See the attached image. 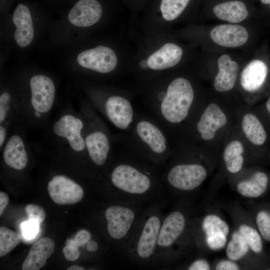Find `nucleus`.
Segmentation results:
<instances>
[{
  "mask_svg": "<svg viewBox=\"0 0 270 270\" xmlns=\"http://www.w3.org/2000/svg\"><path fill=\"white\" fill-rule=\"evenodd\" d=\"M194 92L190 82L178 77L148 103L156 120L166 130L180 125L188 118L194 101Z\"/></svg>",
  "mask_w": 270,
  "mask_h": 270,
  "instance_id": "f257e3e1",
  "label": "nucleus"
},
{
  "mask_svg": "<svg viewBox=\"0 0 270 270\" xmlns=\"http://www.w3.org/2000/svg\"><path fill=\"white\" fill-rule=\"evenodd\" d=\"M166 130L156 120L136 112L128 138L146 156L162 163L170 153Z\"/></svg>",
  "mask_w": 270,
  "mask_h": 270,
  "instance_id": "f03ea898",
  "label": "nucleus"
},
{
  "mask_svg": "<svg viewBox=\"0 0 270 270\" xmlns=\"http://www.w3.org/2000/svg\"><path fill=\"white\" fill-rule=\"evenodd\" d=\"M110 180L116 188L131 195L145 194L150 190L154 182L150 172L128 158H123L114 168Z\"/></svg>",
  "mask_w": 270,
  "mask_h": 270,
  "instance_id": "7ed1b4c3",
  "label": "nucleus"
},
{
  "mask_svg": "<svg viewBox=\"0 0 270 270\" xmlns=\"http://www.w3.org/2000/svg\"><path fill=\"white\" fill-rule=\"evenodd\" d=\"M108 120L117 128L130 132L136 112L130 100L120 94L110 96L100 106Z\"/></svg>",
  "mask_w": 270,
  "mask_h": 270,
  "instance_id": "20e7f679",
  "label": "nucleus"
},
{
  "mask_svg": "<svg viewBox=\"0 0 270 270\" xmlns=\"http://www.w3.org/2000/svg\"><path fill=\"white\" fill-rule=\"evenodd\" d=\"M205 168L196 164H180L171 167L166 174L168 182L182 190H190L198 186L206 176Z\"/></svg>",
  "mask_w": 270,
  "mask_h": 270,
  "instance_id": "39448f33",
  "label": "nucleus"
},
{
  "mask_svg": "<svg viewBox=\"0 0 270 270\" xmlns=\"http://www.w3.org/2000/svg\"><path fill=\"white\" fill-rule=\"evenodd\" d=\"M77 61L84 68L102 74L112 71L118 63L114 51L102 46L82 51L78 54Z\"/></svg>",
  "mask_w": 270,
  "mask_h": 270,
  "instance_id": "423d86ee",
  "label": "nucleus"
},
{
  "mask_svg": "<svg viewBox=\"0 0 270 270\" xmlns=\"http://www.w3.org/2000/svg\"><path fill=\"white\" fill-rule=\"evenodd\" d=\"M136 216L134 210L128 206L114 205L108 207L105 218L110 237L116 240H123L130 230Z\"/></svg>",
  "mask_w": 270,
  "mask_h": 270,
  "instance_id": "0eeeda50",
  "label": "nucleus"
},
{
  "mask_svg": "<svg viewBox=\"0 0 270 270\" xmlns=\"http://www.w3.org/2000/svg\"><path fill=\"white\" fill-rule=\"evenodd\" d=\"M48 191L52 200L60 205L78 203L84 194L80 185L62 175H57L52 178L48 184Z\"/></svg>",
  "mask_w": 270,
  "mask_h": 270,
  "instance_id": "6e6552de",
  "label": "nucleus"
},
{
  "mask_svg": "<svg viewBox=\"0 0 270 270\" xmlns=\"http://www.w3.org/2000/svg\"><path fill=\"white\" fill-rule=\"evenodd\" d=\"M31 104L35 111L48 112L54 98L55 87L52 80L44 75H36L30 80Z\"/></svg>",
  "mask_w": 270,
  "mask_h": 270,
  "instance_id": "1a4fd4ad",
  "label": "nucleus"
},
{
  "mask_svg": "<svg viewBox=\"0 0 270 270\" xmlns=\"http://www.w3.org/2000/svg\"><path fill=\"white\" fill-rule=\"evenodd\" d=\"M83 128L80 119L66 114L56 122L53 130L56 136L66 138L74 150L80 152L86 148L85 139L82 135Z\"/></svg>",
  "mask_w": 270,
  "mask_h": 270,
  "instance_id": "9d476101",
  "label": "nucleus"
},
{
  "mask_svg": "<svg viewBox=\"0 0 270 270\" xmlns=\"http://www.w3.org/2000/svg\"><path fill=\"white\" fill-rule=\"evenodd\" d=\"M227 118L220 107L214 103L210 104L198 120L195 128L204 140L213 139L216 132L224 126Z\"/></svg>",
  "mask_w": 270,
  "mask_h": 270,
  "instance_id": "9b49d317",
  "label": "nucleus"
},
{
  "mask_svg": "<svg viewBox=\"0 0 270 270\" xmlns=\"http://www.w3.org/2000/svg\"><path fill=\"white\" fill-rule=\"evenodd\" d=\"M162 222L156 214L150 216L146 220L138 239L136 252L142 260L150 259L157 247V241Z\"/></svg>",
  "mask_w": 270,
  "mask_h": 270,
  "instance_id": "f8f14e48",
  "label": "nucleus"
},
{
  "mask_svg": "<svg viewBox=\"0 0 270 270\" xmlns=\"http://www.w3.org/2000/svg\"><path fill=\"white\" fill-rule=\"evenodd\" d=\"M84 139L90 159L96 166H103L108 160L111 149L110 140L107 132L98 128L90 130Z\"/></svg>",
  "mask_w": 270,
  "mask_h": 270,
  "instance_id": "ddd939ff",
  "label": "nucleus"
},
{
  "mask_svg": "<svg viewBox=\"0 0 270 270\" xmlns=\"http://www.w3.org/2000/svg\"><path fill=\"white\" fill-rule=\"evenodd\" d=\"M102 14V8L97 0H80L69 12L70 23L78 27H88L96 23Z\"/></svg>",
  "mask_w": 270,
  "mask_h": 270,
  "instance_id": "4468645a",
  "label": "nucleus"
},
{
  "mask_svg": "<svg viewBox=\"0 0 270 270\" xmlns=\"http://www.w3.org/2000/svg\"><path fill=\"white\" fill-rule=\"evenodd\" d=\"M212 40L226 48H236L244 44L248 34L243 26L237 24H222L216 26L210 32Z\"/></svg>",
  "mask_w": 270,
  "mask_h": 270,
  "instance_id": "2eb2a0df",
  "label": "nucleus"
},
{
  "mask_svg": "<svg viewBox=\"0 0 270 270\" xmlns=\"http://www.w3.org/2000/svg\"><path fill=\"white\" fill-rule=\"evenodd\" d=\"M186 220L184 216L180 212L170 213L161 224L157 247L161 248L170 246L182 234Z\"/></svg>",
  "mask_w": 270,
  "mask_h": 270,
  "instance_id": "dca6fc26",
  "label": "nucleus"
},
{
  "mask_svg": "<svg viewBox=\"0 0 270 270\" xmlns=\"http://www.w3.org/2000/svg\"><path fill=\"white\" fill-rule=\"evenodd\" d=\"M218 72L214 78V86L220 92H225L234 86L239 71V66L226 54L222 55L218 60Z\"/></svg>",
  "mask_w": 270,
  "mask_h": 270,
  "instance_id": "f3484780",
  "label": "nucleus"
},
{
  "mask_svg": "<svg viewBox=\"0 0 270 270\" xmlns=\"http://www.w3.org/2000/svg\"><path fill=\"white\" fill-rule=\"evenodd\" d=\"M12 21L16 28L14 38L18 46L24 48L32 40L34 34L32 18L27 6L20 4L16 8Z\"/></svg>",
  "mask_w": 270,
  "mask_h": 270,
  "instance_id": "a211bd4d",
  "label": "nucleus"
},
{
  "mask_svg": "<svg viewBox=\"0 0 270 270\" xmlns=\"http://www.w3.org/2000/svg\"><path fill=\"white\" fill-rule=\"evenodd\" d=\"M182 54V50L178 46L166 43L148 57V67L156 70L173 67L180 62Z\"/></svg>",
  "mask_w": 270,
  "mask_h": 270,
  "instance_id": "6ab92c4d",
  "label": "nucleus"
},
{
  "mask_svg": "<svg viewBox=\"0 0 270 270\" xmlns=\"http://www.w3.org/2000/svg\"><path fill=\"white\" fill-rule=\"evenodd\" d=\"M54 250V242L44 237L37 240L32 246L24 262L22 270H38L42 268Z\"/></svg>",
  "mask_w": 270,
  "mask_h": 270,
  "instance_id": "aec40b11",
  "label": "nucleus"
},
{
  "mask_svg": "<svg viewBox=\"0 0 270 270\" xmlns=\"http://www.w3.org/2000/svg\"><path fill=\"white\" fill-rule=\"evenodd\" d=\"M268 72L266 64L262 60H254L249 62L240 74V84L248 92H254L264 83Z\"/></svg>",
  "mask_w": 270,
  "mask_h": 270,
  "instance_id": "412c9836",
  "label": "nucleus"
},
{
  "mask_svg": "<svg viewBox=\"0 0 270 270\" xmlns=\"http://www.w3.org/2000/svg\"><path fill=\"white\" fill-rule=\"evenodd\" d=\"M6 164L15 170L25 168L28 162V154L22 138L18 135L12 136L6 142L3 152Z\"/></svg>",
  "mask_w": 270,
  "mask_h": 270,
  "instance_id": "4be33fe9",
  "label": "nucleus"
},
{
  "mask_svg": "<svg viewBox=\"0 0 270 270\" xmlns=\"http://www.w3.org/2000/svg\"><path fill=\"white\" fill-rule=\"evenodd\" d=\"M218 18L232 23H238L244 20L248 16L245 4L240 0L226 2L218 4L213 8Z\"/></svg>",
  "mask_w": 270,
  "mask_h": 270,
  "instance_id": "5701e85b",
  "label": "nucleus"
},
{
  "mask_svg": "<svg viewBox=\"0 0 270 270\" xmlns=\"http://www.w3.org/2000/svg\"><path fill=\"white\" fill-rule=\"evenodd\" d=\"M242 128L246 138L256 146L262 145L266 139V132L261 122L252 114H246L242 122Z\"/></svg>",
  "mask_w": 270,
  "mask_h": 270,
  "instance_id": "b1692460",
  "label": "nucleus"
},
{
  "mask_svg": "<svg viewBox=\"0 0 270 270\" xmlns=\"http://www.w3.org/2000/svg\"><path fill=\"white\" fill-rule=\"evenodd\" d=\"M267 175L263 172H257L249 180L240 182L237 186L238 192L243 196L256 198L266 190L268 184Z\"/></svg>",
  "mask_w": 270,
  "mask_h": 270,
  "instance_id": "393cba45",
  "label": "nucleus"
},
{
  "mask_svg": "<svg viewBox=\"0 0 270 270\" xmlns=\"http://www.w3.org/2000/svg\"><path fill=\"white\" fill-rule=\"evenodd\" d=\"M244 146L238 140H234L226 146L223 158L229 172L234 174L240 170L244 163Z\"/></svg>",
  "mask_w": 270,
  "mask_h": 270,
  "instance_id": "a878e982",
  "label": "nucleus"
},
{
  "mask_svg": "<svg viewBox=\"0 0 270 270\" xmlns=\"http://www.w3.org/2000/svg\"><path fill=\"white\" fill-rule=\"evenodd\" d=\"M22 236L8 228L0 227V256L2 257L10 252L20 243Z\"/></svg>",
  "mask_w": 270,
  "mask_h": 270,
  "instance_id": "bb28decb",
  "label": "nucleus"
},
{
  "mask_svg": "<svg viewBox=\"0 0 270 270\" xmlns=\"http://www.w3.org/2000/svg\"><path fill=\"white\" fill-rule=\"evenodd\" d=\"M248 245L242 235L239 232L234 233L226 248L228 258L233 260H238L248 252Z\"/></svg>",
  "mask_w": 270,
  "mask_h": 270,
  "instance_id": "cd10ccee",
  "label": "nucleus"
},
{
  "mask_svg": "<svg viewBox=\"0 0 270 270\" xmlns=\"http://www.w3.org/2000/svg\"><path fill=\"white\" fill-rule=\"evenodd\" d=\"M190 0H162L160 9L163 18L171 21L177 18L184 11Z\"/></svg>",
  "mask_w": 270,
  "mask_h": 270,
  "instance_id": "c85d7f7f",
  "label": "nucleus"
},
{
  "mask_svg": "<svg viewBox=\"0 0 270 270\" xmlns=\"http://www.w3.org/2000/svg\"><path fill=\"white\" fill-rule=\"evenodd\" d=\"M202 228L206 236L219 234L226 236L229 232L228 226L226 223L218 216L213 214L208 215L204 218Z\"/></svg>",
  "mask_w": 270,
  "mask_h": 270,
  "instance_id": "c756f323",
  "label": "nucleus"
},
{
  "mask_svg": "<svg viewBox=\"0 0 270 270\" xmlns=\"http://www.w3.org/2000/svg\"><path fill=\"white\" fill-rule=\"evenodd\" d=\"M239 232L254 252L258 253L262 251V238L256 230L248 226L243 224L240 227Z\"/></svg>",
  "mask_w": 270,
  "mask_h": 270,
  "instance_id": "7c9ffc66",
  "label": "nucleus"
},
{
  "mask_svg": "<svg viewBox=\"0 0 270 270\" xmlns=\"http://www.w3.org/2000/svg\"><path fill=\"white\" fill-rule=\"evenodd\" d=\"M256 222L262 238L270 241V215L264 211H260L256 216Z\"/></svg>",
  "mask_w": 270,
  "mask_h": 270,
  "instance_id": "2f4dec72",
  "label": "nucleus"
},
{
  "mask_svg": "<svg viewBox=\"0 0 270 270\" xmlns=\"http://www.w3.org/2000/svg\"><path fill=\"white\" fill-rule=\"evenodd\" d=\"M25 211L29 219L42 222L46 216L44 208L40 206L35 204H28L25 207Z\"/></svg>",
  "mask_w": 270,
  "mask_h": 270,
  "instance_id": "473e14b6",
  "label": "nucleus"
},
{
  "mask_svg": "<svg viewBox=\"0 0 270 270\" xmlns=\"http://www.w3.org/2000/svg\"><path fill=\"white\" fill-rule=\"evenodd\" d=\"M90 238V233L86 230H80L74 238L72 239L68 240L66 242V245L72 246L77 248L84 246Z\"/></svg>",
  "mask_w": 270,
  "mask_h": 270,
  "instance_id": "72a5a7b5",
  "label": "nucleus"
},
{
  "mask_svg": "<svg viewBox=\"0 0 270 270\" xmlns=\"http://www.w3.org/2000/svg\"><path fill=\"white\" fill-rule=\"evenodd\" d=\"M38 222L30 219L22 223L20 228L24 236L28 239L33 238L38 232Z\"/></svg>",
  "mask_w": 270,
  "mask_h": 270,
  "instance_id": "f704fd0d",
  "label": "nucleus"
},
{
  "mask_svg": "<svg viewBox=\"0 0 270 270\" xmlns=\"http://www.w3.org/2000/svg\"><path fill=\"white\" fill-rule=\"evenodd\" d=\"M208 246L212 250L222 248L226 242V236L222 234H211L206 236Z\"/></svg>",
  "mask_w": 270,
  "mask_h": 270,
  "instance_id": "c9c22d12",
  "label": "nucleus"
},
{
  "mask_svg": "<svg viewBox=\"0 0 270 270\" xmlns=\"http://www.w3.org/2000/svg\"><path fill=\"white\" fill-rule=\"evenodd\" d=\"M10 96L8 92L2 93L0 96V122L6 119L10 108Z\"/></svg>",
  "mask_w": 270,
  "mask_h": 270,
  "instance_id": "e433bc0d",
  "label": "nucleus"
},
{
  "mask_svg": "<svg viewBox=\"0 0 270 270\" xmlns=\"http://www.w3.org/2000/svg\"><path fill=\"white\" fill-rule=\"evenodd\" d=\"M62 252L65 258L68 261L76 260L80 255L78 248L69 245H66L64 248Z\"/></svg>",
  "mask_w": 270,
  "mask_h": 270,
  "instance_id": "4c0bfd02",
  "label": "nucleus"
},
{
  "mask_svg": "<svg viewBox=\"0 0 270 270\" xmlns=\"http://www.w3.org/2000/svg\"><path fill=\"white\" fill-rule=\"evenodd\" d=\"M210 266L208 262L204 260L194 262L188 268L189 270H208Z\"/></svg>",
  "mask_w": 270,
  "mask_h": 270,
  "instance_id": "58836bf2",
  "label": "nucleus"
},
{
  "mask_svg": "<svg viewBox=\"0 0 270 270\" xmlns=\"http://www.w3.org/2000/svg\"><path fill=\"white\" fill-rule=\"evenodd\" d=\"M238 269L239 268L234 262L228 260L221 261L216 266L217 270H238Z\"/></svg>",
  "mask_w": 270,
  "mask_h": 270,
  "instance_id": "ea45409f",
  "label": "nucleus"
},
{
  "mask_svg": "<svg viewBox=\"0 0 270 270\" xmlns=\"http://www.w3.org/2000/svg\"><path fill=\"white\" fill-rule=\"evenodd\" d=\"M9 202L8 195L3 192H0V216H2Z\"/></svg>",
  "mask_w": 270,
  "mask_h": 270,
  "instance_id": "a19ab883",
  "label": "nucleus"
},
{
  "mask_svg": "<svg viewBox=\"0 0 270 270\" xmlns=\"http://www.w3.org/2000/svg\"><path fill=\"white\" fill-rule=\"evenodd\" d=\"M98 244L94 240H90L86 244V248L89 252H94L98 248Z\"/></svg>",
  "mask_w": 270,
  "mask_h": 270,
  "instance_id": "79ce46f5",
  "label": "nucleus"
},
{
  "mask_svg": "<svg viewBox=\"0 0 270 270\" xmlns=\"http://www.w3.org/2000/svg\"><path fill=\"white\" fill-rule=\"evenodd\" d=\"M6 136V130L4 127H0V146H2Z\"/></svg>",
  "mask_w": 270,
  "mask_h": 270,
  "instance_id": "37998d69",
  "label": "nucleus"
},
{
  "mask_svg": "<svg viewBox=\"0 0 270 270\" xmlns=\"http://www.w3.org/2000/svg\"><path fill=\"white\" fill-rule=\"evenodd\" d=\"M84 268L78 265H73L70 266L67 270H84Z\"/></svg>",
  "mask_w": 270,
  "mask_h": 270,
  "instance_id": "c03bdc74",
  "label": "nucleus"
},
{
  "mask_svg": "<svg viewBox=\"0 0 270 270\" xmlns=\"http://www.w3.org/2000/svg\"><path fill=\"white\" fill-rule=\"evenodd\" d=\"M266 108L268 113L270 114V97L267 100V102H266Z\"/></svg>",
  "mask_w": 270,
  "mask_h": 270,
  "instance_id": "a18cd8bd",
  "label": "nucleus"
},
{
  "mask_svg": "<svg viewBox=\"0 0 270 270\" xmlns=\"http://www.w3.org/2000/svg\"><path fill=\"white\" fill-rule=\"evenodd\" d=\"M34 116L36 117V118H40L41 117V114H40V112H38V111H35L34 112Z\"/></svg>",
  "mask_w": 270,
  "mask_h": 270,
  "instance_id": "49530a36",
  "label": "nucleus"
},
{
  "mask_svg": "<svg viewBox=\"0 0 270 270\" xmlns=\"http://www.w3.org/2000/svg\"><path fill=\"white\" fill-rule=\"evenodd\" d=\"M264 4H269L270 6V0H260Z\"/></svg>",
  "mask_w": 270,
  "mask_h": 270,
  "instance_id": "de8ad7c7",
  "label": "nucleus"
}]
</instances>
